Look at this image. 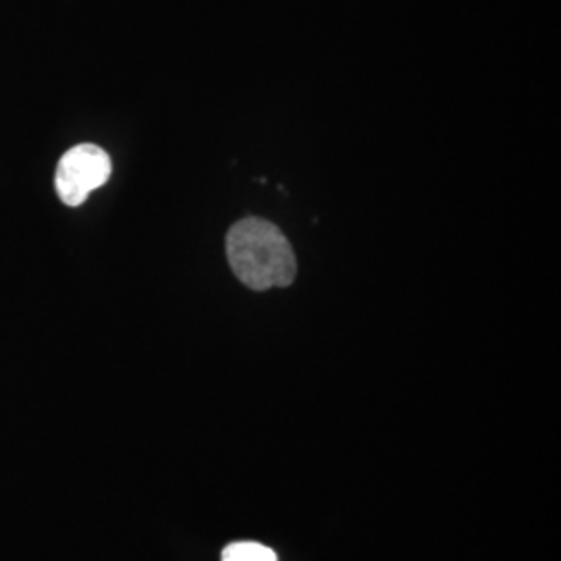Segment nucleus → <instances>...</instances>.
I'll list each match as a JSON object with an SVG mask.
<instances>
[{
    "instance_id": "nucleus-3",
    "label": "nucleus",
    "mask_w": 561,
    "mask_h": 561,
    "mask_svg": "<svg viewBox=\"0 0 561 561\" xmlns=\"http://www.w3.org/2000/svg\"><path fill=\"white\" fill-rule=\"evenodd\" d=\"M222 561H277V556L261 542L241 541L231 542L222 551Z\"/></svg>"
},
{
    "instance_id": "nucleus-2",
    "label": "nucleus",
    "mask_w": 561,
    "mask_h": 561,
    "mask_svg": "<svg viewBox=\"0 0 561 561\" xmlns=\"http://www.w3.org/2000/svg\"><path fill=\"white\" fill-rule=\"evenodd\" d=\"M113 164L106 150L96 144H80L67 150L57 167V194L67 206H80L111 178Z\"/></svg>"
},
{
    "instance_id": "nucleus-1",
    "label": "nucleus",
    "mask_w": 561,
    "mask_h": 561,
    "mask_svg": "<svg viewBox=\"0 0 561 561\" xmlns=\"http://www.w3.org/2000/svg\"><path fill=\"white\" fill-rule=\"evenodd\" d=\"M227 259L236 277L254 291L287 287L298 273L291 243L279 227L254 217L231 227L227 236Z\"/></svg>"
}]
</instances>
